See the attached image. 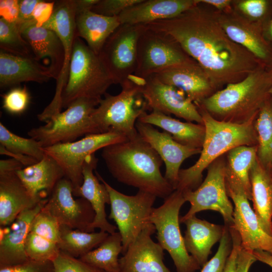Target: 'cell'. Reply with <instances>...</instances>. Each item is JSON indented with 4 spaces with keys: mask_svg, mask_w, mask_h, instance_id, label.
<instances>
[{
    "mask_svg": "<svg viewBox=\"0 0 272 272\" xmlns=\"http://www.w3.org/2000/svg\"><path fill=\"white\" fill-rule=\"evenodd\" d=\"M145 25L173 38L205 71L217 91L264 66L227 36L215 10L198 3L172 18Z\"/></svg>",
    "mask_w": 272,
    "mask_h": 272,
    "instance_id": "1",
    "label": "cell"
},
{
    "mask_svg": "<svg viewBox=\"0 0 272 272\" xmlns=\"http://www.w3.org/2000/svg\"><path fill=\"white\" fill-rule=\"evenodd\" d=\"M101 157L118 182L165 199L175 190L161 174L163 160L139 135L107 146Z\"/></svg>",
    "mask_w": 272,
    "mask_h": 272,
    "instance_id": "2",
    "label": "cell"
},
{
    "mask_svg": "<svg viewBox=\"0 0 272 272\" xmlns=\"http://www.w3.org/2000/svg\"><path fill=\"white\" fill-rule=\"evenodd\" d=\"M271 68L261 66L242 80L230 84L196 106L215 119L242 124L255 119L268 96Z\"/></svg>",
    "mask_w": 272,
    "mask_h": 272,
    "instance_id": "3",
    "label": "cell"
},
{
    "mask_svg": "<svg viewBox=\"0 0 272 272\" xmlns=\"http://www.w3.org/2000/svg\"><path fill=\"white\" fill-rule=\"evenodd\" d=\"M205 127V137L200 156L196 163L180 169L176 190H194L201 183L202 173L215 160L239 146H257L255 119L242 124L222 121L197 107Z\"/></svg>",
    "mask_w": 272,
    "mask_h": 272,
    "instance_id": "4",
    "label": "cell"
},
{
    "mask_svg": "<svg viewBox=\"0 0 272 272\" xmlns=\"http://www.w3.org/2000/svg\"><path fill=\"white\" fill-rule=\"evenodd\" d=\"M121 86V91L117 95L106 93L93 110L87 134L115 132L124 135L127 139L139 135L136 122L149 110L142 86L129 80Z\"/></svg>",
    "mask_w": 272,
    "mask_h": 272,
    "instance_id": "5",
    "label": "cell"
},
{
    "mask_svg": "<svg viewBox=\"0 0 272 272\" xmlns=\"http://www.w3.org/2000/svg\"><path fill=\"white\" fill-rule=\"evenodd\" d=\"M113 84V79L100 55L77 36L67 81L61 96V108H67L81 98L100 100Z\"/></svg>",
    "mask_w": 272,
    "mask_h": 272,
    "instance_id": "6",
    "label": "cell"
},
{
    "mask_svg": "<svg viewBox=\"0 0 272 272\" xmlns=\"http://www.w3.org/2000/svg\"><path fill=\"white\" fill-rule=\"evenodd\" d=\"M186 202L182 191L175 190L160 207L153 208L149 221L157 231V239L170 254L177 272H195L201 267L186 249L179 227V212Z\"/></svg>",
    "mask_w": 272,
    "mask_h": 272,
    "instance_id": "7",
    "label": "cell"
},
{
    "mask_svg": "<svg viewBox=\"0 0 272 272\" xmlns=\"http://www.w3.org/2000/svg\"><path fill=\"white\" fill-rule=\"evenodd\" d=\"M99 180L104 184L110 195V219L116 223L121 238L123 255L149 222L157 197L141 190L134 195L123 194L111 186L96 171Z\"/></svg>",
    "mask_w": 272,
    "mask_h": 272,
    "instance_id": "8",
    "label": "cell"
},
{
    "mask_svg": "<svg viewBox=\"0 0 272 272\" xmlns=\"http://www.w3.org/2000/svg\"><path fill=\"white\" fill-rule=\"evenodd\" d=\"M226 157L224 155L212 162L207 168V175L195 190L182 191L186 201L190 204L187 213L179 218L183 223L200 211L212 210L222 216L225 225H233L234 207L228 196L226 183Z\"/></svg>",
    "mask_w": 272,
    "mask_h": 272,
    "instance_id": "9",
    "label": "cell"
},
{
    "mask_svg": "<svg viewBox=\"0 0 272 272\" xmlns=\"http://www.w3.org/2000/svg\"><path fill=\"white\" fill-rule=\"evenodd\" d=\"M100 100L79 98L45 124L30 129L28 134L38 141L43 148L75 141L87 134L91 114Z\"/></svg>",
    "mask_w": 272,
    "mask_h": 272,
    "instance_id": "10",
    "label": "cell"
},
{
    "mask_svg": "<svg viewBox=\"0 0 272 272\" xmlns=\"http://www.w3.org/2000/svg\"><path fill=\"white\" fill-rule=\"evenodd\" d=\"M126 140L124 135L115 132L90 134L81 140L57 144L43 150L62 169L65 177L73 186L74 193L83 183V167L87 157L107 146Z\"/></svg>",
    "mask_w": 272,
    "mask_h": 272,
    "instance_id": "11",
    "label": "cell"
},
{
    "mask_svg": "<svg viewBox=\"0 0 272 272\" xmlns=\"http://www.w3.org/2000/svg\"><path fill=\"white\" fill-rule=\"evenodd\" d=\"M145 27L138 44L137 67L133 75L137 80L143 81L192 58L171 37Z\"/></svg>",
    "mask_w": 272,
    "mask_h": 272,
    "instance_id": "12",
    "label": "cell"
},
{
    "mask_svg": "<svg viewBox=\"0 0 272 272\" xmlns=\"http://www.w3.org/2000/svg\"><path fill=\"white\" fill-rule=\"evenodd\" d=\"M76 15L75 0L56 1L51 17L42 26L55 32L61 41L64 52V63L56 80L54 97L38 115L44 122L60 112L62 109L61 96L67 81L74 42L77 37Z\"/></svg>",
    "mask_w": 272,
    "mask_h": 272,
    "instance_id": "13",
    "label": "cell"
},
{
    "mask_svg": "<svg viewBox=\"0 0 272 272\" xmlns=\"http://www.w3.org/2000/svg\"><path fill=\"white\" fill-rule=\"evenodd\" d=\"M145 29L144 25L121 24L109 37L99 55L115 84L122 85L134 75L138 44Z\"/></svg>",
    "mask_w": 272,
    "mask_h": 272,
    "instance_id": "14",
    "label": "cell"
},
{
    "mask_svg": "<svg viewBox=\"0 0 272 272\" xmlns=\"http://www.w3.org/2000/svg\"><path fill=\"white\" fill-rule=\"evenodd\" d=\"M225 183L228 196L234 203L232 226L240 236L241 246L252 251L261 250L269 252L272 250V236L260 226L242 185L226 167Z\"/></svg>",
    "mask_w": 272,
    "mask_h": 272,
    "instance_id": "15",
    "label": "cell"
},
{
    "mask_svg": "<svg viewBox=\"0 0 272 272\" xmlns=\"http://www.w3.org/2000/svg\"><path fill=\"white\" fill-rule=\"evenodd\" d=\"M43 209L60 226L86 232H94L91 226L95 213L91 204L82 197L74 199L73 186L65 177L57 183Z\"/></svg>",
    "mask_w": 272,
    "mask_h": 272,
    "instance_id": "16",
    "label": "cell"
},
{
    "mask_svg": "<svg viewBox=\"0 0 272 272\" xmlns=\"http://www.w3.org/2000/svg\"><path fill=\"white\" fill-rule=\"evenodd\" d=\"M215 12L230 39L247 50L262 65L272 67V47L264 36L263 25L250 21L233 7L225 11Z\"/></svg>",
    "mask_w": 272,
    "mask_h": 272,
    "instance_id": "17",
    "label": "cell"
},
{
    "mask_svg": "<svg viewBox=\"0 0 272 272\" xmlns=\"http://www.w3.org/2000/svg\"><path fill=\"white\" fill-rule=\"evenodd\" d=\"M142 91L149 110L173 114L187 121L203 124L197 106L180 90L151 76L145 80Z\"/></svg>",
    "mask_w": 272,
    "mask_h": 272,
    "instance_id": "18",
    "label": "cell"
},
{
    "mask_svg": "<svg viewBox=\"0 0 272 272\" xmlns=\"http://www.w3.org/2000/svg\"><path fill=\"white\" fill-rule=\"evenodd\" d=\"M135 127L140 137L151 146L164 162V177L176 190L182 163L187 158L200 154L201 149L181 145L175 141L169 133L160 132L149 124L137 120Z\"/></svg>",
    "mask_w": 272,
    "mask_h": 272,
    "instance_id": "19",
    "label": "cell"
},
{
    "mask_svg": "<svg viewBox=\"0 0 272 272\" xmlns=\"http://www.w3.org/2000/svg\"><path fill=\"white\" fill-rule=\"evenodd\" d=\"M156 231L151 222L145 225L119 258L120 272H171L164 263L163 248L151 238Z\"/></svg>",
    "mask_w": 272,
    "mask_h": 272,
    "instance_id": "20",
    "label": "cell"
},
{
    "mask_svg": "<svg viewBox=\"0 0 272 272\" xmlns=\"http://www.w3.org/2000/svg\"><path fill=\"white\" fill-rule=\"evenodd\" d=\"M152 76L180 90L195 104L217 91L205 71L192 58Z\"/></svg>",
    "mask_w": 272,
    "mask_h": 272,
    "instance_id": "21",
    "label": "cell"
},
{
    "mask_svg": "<svg viewBox=\"0 0 272 272\" xmlns=\"http://www.w3.org/2000/svg\"><path fill=\"white\" fill-rule=\"evenodd\" d=\"M47 200L42 199L34 207L22 212L9 226L1 227L0 266L18 264L29 259L25 250L27 237L33 219Z\"/></svg>",
    "mask_w": 272,
    "mask_h": 272,
    "instance_id": "22",
    "label": "cell"
},
{
    "mask_svg": "<svg viewBox=\"0 0 272 272\" xmlns=\"http://www.w3.org/2000/svg\"><path fill=\"white\" fill-rule=\"evenodd\" d=\"M98 159L95 153L88 156L83 167V182L82 185L73 195L84 198L91 204L95 213V217L91 224V228L94 231L96 228L109 234L116 232L117 227L107 221L105 212V205L110 203L109 192L102 182L93 171L95 170Z\"/></svg>",
    "mask_w": 272,
    "mask_h": 272,
    "instance_id": "23",
    "label": "cell"
},
{
    "mask_svg": "<svg viewBox=\"0 0 272 272\" xmlns=\"http://www.w3.org/2000/svg\"><path fill=\"white\" fill-rule=\"evenodd\" d=\"M59 229L56 220L42 209L33 219L27 237L25 250L28 258L52 261L60 251Z\"/></svg>",
    "mask_w": 272,
    "mask_h": 272,
    "instance_id": "24",
    "label": "cell"
},
{
    "mask_svg": "<svg viewBox=\"0 0 272 272\" xmlns=\"http://www.w3.org/2000/svg\"><path fill=\"white\" fill-rule=\"evenodd\" d=\"M19 26L33 57L38 61L45 58L50 60L49 67L56 80L64 61V49L59 37L53 30L37 26L34 20Z\"/></svg>",
    "mask_w": 272,
    "mask_h": 272,
    "instance_id": "25",
    "label": "cell"
},
{
    "mask_svg": "<svg viewBox=\"0 0 272 272\" xmlns=\"http://www.w3.org/2000/svg\"><path fill=\"white\" fill-rule=\"evenodd\" d=\"M16 171H0V226L2 227L11 225L22 212L34 207L41 200L31 195Z\"/></svg>",
    "mask_w": 272,
    "mask_h": 272,
    "instance_id": "26",
    "label": "cell"
},
{
    "mask_svg": "<svg viewBox=\"0 0 272 272\" xmlns=\"http://www.w3.org/2000/svg\"><path fill=\"white\" fill-rule=\"evenodd\" d=\"M198 3V0H142L118 18L121 24L146 25L176 17Z\"/></svg>",
    "mask_w": 272,
    "mask_h": 272,
    "instance_id": "27",
    "label": "cell"
},
{
    "mask_svg": "<svg viewBox=\"0 0 272 272\" xmlns=\"http://www.w3.org/2000/svg\"><path fill=\"white\" fill-rule=\"evenodd\" d=\"M54 79L49 67L34 57L13 54L1 50L0 87L5 88L25 82H46Z\"/></svg>",
    "mask_w": 272,
    "mask_h": 272,
    "instance_id": "28",
    "label": "cell"
},
{
    "mask_svg": "<svg viewBox=\"0 0 272 272\" xmlns=\"http://www.w3.org/2000/svg\"><path fill=\"white\" fill-rule=\"evenodd\" d=\"M183 223L186 227L183 237L186 249L202 267L208 261L212 247L222 237L225 226L201 220L196 215Z\"/></svg>",
    "mask_w": 272,
    "mask_h": 272,
    "instance_id": "29",
    "label": "cell"
},
{
    "mask_svg": "<svg viewBox=\"0 0 272 272\" xmlns=\"http://www.w3.org/2000/svg\"><path fill=\"white\" fill-rule=\"evenodd\" d=\"M16 173L31 195L38 200L47 198L57 183L65 177L60 166L46 154L41 160Z\"/></svg>",
    "mask_w": 272,
    "mask_h": 272,
    "instance_id": "30",
    "label": "cell"
},
{
    "mask_svg": "<svg viewBox=\"0 0 272 272\" xmlns=\"http://www.w3.org/2000/svg\"><path fill=\"white\" fill-rule=\"evenodd\" d=\"M120 25L118 16H104L91 10L76 13V15L77 36L83 39L97 54Z\"/></svg>",
    "mask_w": 272,
    "mask_h": 272,
    "instance_id": "31",
    "label": "cell"
},
{
    "mask_svg": "<svg viewBox=\"0 0 272 272\" xmlns=\"http://www.w3.org/2000/svg\"><path fill=\"white\" fill-rule=\"evenodd\" d=\"M249 177L253 210L262 229L272 236V174L257 159Z\"/></svg>",
    "mask_w": 272,
    "mask_h": 272,
    "instance_id": "32",
    "label": "cell"
},
{
    "mask_svg": "<svg viewBox=\"0 0 272 272\" xmlns=\"http://www.w3.org/2000/svg\"><path fill=\"white\" fill-rule=\"evenodd\" d=\"M138 121L160 127L181 145L194 148H202L205 137L203 124L182 122L156 111L143 113Z\"/></svg>",
    "mask_w": 272,
    "mask_h": 272,
    "instance_id": "33",
    "label": "cell"
},
{
    "mask_svg": "<svg viewBox=\"0 0 272 272\" xmlns=\"http://www.w3.org/2000/svg\"><path fill=\"white\" fill-rule=\"evenodd\" d=\"M109 235L100 230L97 232H86L60 226L58 247L60 250L79 258L97 247Z\"/></svg>",
    "mask_w": 272,
    "mask_h": 272,
    "instance_id": "34",
    "label": "cell"
},
{
    "mask_svg": "<svg viewBox=\"0 0 272 272\" xmlns=\"http://www.w3.org/2000/svg\"><path fill=\"white\" fill-rule=\"evenodd\" d=\"M122 251L121 236L116 232L109 234L96 248L79 258L105 272H120L118 255Z\"/></svg>",
    "mask_w": 272,
    "mask_h": 272,
    "instance_id": "35",
    "label": "cell"
},
{
    "mask_svg": "<svg viewBox=\"0 0 272 272\" xmlns=\"http://www.w3.org/2000/svg\"><path fill=\"white\" fill-rule=\"evenodd\" d=\"M257 159L272 174V98L268 95L254 120Z\"/></svg>",
    "mask_w": 272,
    "mask_h": 272,
    "instance_id": "36",
    "label": "cell"
},
{
    "mask_svg": "<svg viewBox=\"0 0 272 272\" xmlns=\"http://www.w3.org/2000/svg\"><path fill=\"white\" fill-rule=\"evenodd\" d=\"M257 146L242 145L235 147L225 154L226 168L242 185L245 194L252 199L250 171L257 160Z\"/></svg>",
    "mask_w": 272,
    "mask_h": 272,
    "instance_id": "37",
    "label": "cell"
},
{
    "mask_svg": "<svg viewBox=\"0 0 272 272\" xmlns=\"http://www.w3.org/2000/svg\"><path fill=\"white\" fill-rule=\"evenodd\" d=\"M0 145L7 151L33 158L39 161L45 153L40 143L33 138H25L9 130L0 123Z\"/></svg>",
    "mask_w": 272,
    "mask_h": 272,
    "instance_id": "38",
    "label": "cell"
},
{
    "mask_svg": "<svg viewBox=\"0 0 272 272\" xmlns=\"http://www.w3.org/2000/svg\"><path fill=\"white\" fill-rule=\"evenodd\" d=\"M0 47L1 50L13 54L33 57L29 44L22 36L19 26L1 18Z\"/></svg>",
    "mask_w": 272,
    "mask_h": 272,
    "instance_id": "39",
    "label": "cell"
},
{
    "mask_svg": "<svg viewBox=\"0 0 272 272\" xmlns=\"http://www.w3.org/2000/svg\"><path fill=\"white\" fill-rule=\"evenodd\" d=\"M233 7L247 19L264 26L272 17V0H236Z\"/></svg>",
    "mask_w": 272,
    "mask_h": 272,
    "instance_id": "40",
    "label": "cell"
},
{
    "mask_svg": "<svg viewBox=\"0 0 272 272\" xmlns=\"http://www.w3.org/2000/svg\"><path fill=\"white\" fill-rule=\"evenodd\" d=\"M225 230L215 255L201 267V272H224L227 260L232 249V239L229 227Z\"/></svg>",
    "mask_w": 272,
    "mask_h": 272,
    "instance_id": "41",
    "label": "cell"
},
{
    "mask_svg": "<svg viewBox=\"0 0 272 272\" xmlns=\"http://www.w3.org/2000/svg\"><path fill=\"white\" fill-rule=\"evenodd\" d=\"M30 101V95L25 86L15 87L3 95V107L12 114L19 115L26 110Z\"/></svg>",
    "mask_w": 272,
    "mask_h": 272,
    "instance_id": "42",
    "label": "cell"
},
{
    "mask_svg": "<svg viewBox=\"0 0 272 272\" xmlns=\"http://www.w3.org/2000/svg\"><path fill=\"white\" fill-rule=\"evenodd\" d=\"M52 262L54 272H105L61 250Z\"/></svg>",
    "mask_w": 272,
    "mask_h": 272,
    "instance_id": "43",
    "label": "cell"
},
{
    "mask_svg": "<svg viewBox=\"0 0 272 272\" xmlns=\"http://www.w3.org/2000/svg\"><path fill=\"white\" fill-rule=\"evenodd\" d=\"M142 0H99L91 11L107 17L118 16L124 10Z\"/></svg>",
    "mask_w": 272,
    "mask_h": 272,
    "instance_id": "44",
    "label": "cell"
},
{
    "mask_svg": "<svg viewBox=\"0 0 272 272\" xmlns=\"http://www.w3.org/2000/svg\"><path fill=\"white\" fill-rule=\"evenodd\" d=\"M0 272H54V269L52 261L29 259L18 264L0 266Z\"/></svg>",
    "mask_w": 272,
    "mask_h": 272,
    "instance_id": "45",
    "label": "cell"
},
{
    "mask_svg": "<svg viewBox=\"0 0 272 272\" xmlns=\"http://www.w3.org/2000/svg\"><path fill=\"white\" fill-rule=\"evenodd\" d=\"M55 2L41 1L36 6L33 13V19L36 24L42 26L51 17Z\"/></svg>",
    "mask_w": 272,
    "mask_h": 272,
    "instance_id": "46",
    "label": "cell"
},
{
    "mask_svg": "<svg viewBox=\"0 0 272 272\" xmlns=\"http://www.w3.org/2000/svg\"><path fill=\"white\" fill-rule=\"evenodd\" d=\"M232 239V249L225 266L224 272H236V259L241 244L240 236L233 226L228 227Z\"/></svg>",
    "mask_w": 272,
    "mask_h": 272,
    "instance_id": "47",
    "label": "cell"
},
{
    "mask_svg": "<svg viewBox=\"0 0 272 272\" xmlns=\"http://www.w3.org/2000/svg\"><path fill=\"white\" fill-rule=\"evenodd\" d=\"M19 12V1L1 0L0 16L6 21L16 23Z\"/></svg>",
    "mask_w": 272,
    "mask_h": 272,
    "instance_id": "48",
    "label": "cell"
},
{
    "mask_svg": "<svg viewBox=\"0 0 272 272\" xmlns=\"http://www.w3.org/2000/svg\"><path fill=\"white\" fill-rule=\"evenodd\" d=\"M256 261L253 251L245 249L241 244L236 259V272H248L251 265Z\"/></svg>",
    "mask_w": 272,
    "mask_h": 272,
    "instance_id": "49",
    "label": "cell"
},
{
    "mask_svg": "<svg viewBox=\"0 0 272 272\" xmlns=\"http://www.w3.org/2000/svg\"><path fill=\"white\" fill-rule=\"evenodd\" d=\"M40 1V0L19 1V16L16 22L18 25L33 20V11Z\"/></svg>",
    "mask_w": 272,
    "mask_h": 272,
    "instance_id": "50",
    "label": "cell"
},
{
    "mask_svg": "<svg viewBox=\"0 0 272 272\" xmlns=\"http://www.w3.org/2000/svg\"><path fill=\"white\" fill-rule=\"evenodd\" d=\"M0 153L1 155L9 156L20 162L23 166L27 167L33 165L38 162L32 157L21 154L11 153L7 151L3 146L0 145Z\"/></svg>",
    "mask_w": 272,
    "mask_h": 272,
    "instance_id": "51",
    "label": "cell"
},
{
    "mask_svg": "<svg viewBox=\"0 0 272 272\" xmlns=\"http://www.w3.org/2000/svg\"><path fill=\"white\" fill-rule=\"evenodd\" d=\"M233 0H198L200 3L210 6L218 11H225L233 7Z\"/></svg>",
    "mask_w": 272,
    "mask_h": 272,
    "instance_id": "52",
    "label": "cell"
},
{
    "mask_svg": "<svg viewBox=\"0 0 272 272\" xmlns=\"http://www.w3.org/2000/svg\"><path fill=\"white\" fill-rule=\"evenodd\" d=\"M99 0H75L76 13L91 10Z\"/></svg>",
    "mask_w": 272,
    "mask_h": 272,
    "instance_id": "53",
    "label": "cell"
},
{
    "mask_svg": "<svg viewBox=\"0 0 272 272\" xmlns=\"http://www.w3.org/2000/svg\"><path fill=\"white\" fill-rule=\"evenodd\" d=\"M253 254L256 260L264 263L272 268V255L269 252L261 250H255L253 251Z\"/></svg>",
    "mask_w": 272,
    "mask_h": 272,
    "instance_id": "54",
    "label": "cell"
},
{
    "mask_svg": "<svg viewBox=\"0 0 272 272\" xmlns=\"http://www.w3.org/2000/svg\"><path fill=\"white\" fill-rule=\"evenodd\" d=\"M263 31L266 39L272 47V17L264 25Z\"/></svg>",
    "mask_w": 272,
    "mask_h": 272,
    "instance_id": "55",
    "label": "cell"
},
{
    "mask_svg": "<svg viewBox=\"0 0 272 272\" xmlns=\"http://www.w3.org/2000/svg\"><path fill=\"white\" fill-rule=\"evenodd\" d=\"M271 71H272V67H271ZM268 94L272 98V77H271V85H270L269 91H268Z\"/></svg>",
    "mask_w": 272,
    "mask_h": 272,
    "instance_id": "56",
    "label": "cell"
},
{
    "mask_svg": "<svg viewBox=\"0 0 272 272\" xmlns=\"http://www.w3.org/2000/svg\"><path fill=\"white\" fill-rule=\"evenodd\" d=\"M270 253V254L272 255V250H270L269 252H268Z\"/></svg>",
    "mask_w": 272,
    "mask_h": 272,
    "instance_id": "57",
    "label": "cell"
},
{
    "mask_svg": "<svg viewBox=\"0 0 272 272\" xmlns=\"http://www.w3.org/2000/svg\"><path fill=\"white\" fill-rule=\"evenodd\" d=\"M271 226H272V222H271Z\"/></svg>",
    "mask_w": 272,
    "mask_h": 272,
    "instance_id": "58",
    "label": "cell"
}]
</instances>
